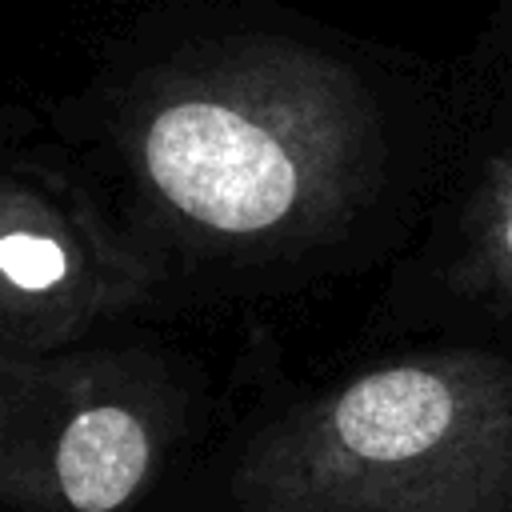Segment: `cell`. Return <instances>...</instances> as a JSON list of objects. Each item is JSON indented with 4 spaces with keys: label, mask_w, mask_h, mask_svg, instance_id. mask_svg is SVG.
<instances>
[{
    "label": "cell",
    "mask_w": 512,
    "mask_h": 512,
    "mask_svg": "<svg viewBox=\"0 0 512 512\" xmlns=\"http://www.w3.org/2000/svg\"><path fill=\"white\" fill-rule=\"evenodd\" d=\"M376 140L360 80L300 44H228L156 76L128 124L148 200L228 244L296 240L336 220Z\"/></svg>",
    "instance_id": "obj_1"
},
{
    "label": "cell",
    "mask_w": 512,
    "mask_h": 512,
    "mask_svg": "<svg viewBox=\"0 0 512 512\" xmlns=\"http://www.w3.org/2000/svg\"><path fill=\"white\" fill-rule=\"evenodd\" d=\"M232 492L244 512H512V360L368 368L268 428Z\"/></svg>",
    "instance_id": "obj_2"
},
{
    "label": "cell",
    "mask_w": 512,
    "mask_h": 512,
    "mask_svg": "<svg viewBox=\"0 0 512 512\" xmlns=\"http://www.w3.org/2000/svg\"><path fill=\"white\" fill-rule=\"evenodd\" d=\"M164 436V408L128 360L0 348V508L128 512Z\"/></svg>",
    "instance_id": "obj_3"
},
{
    "label": "cell",
    "mask_w": 512,
    "mask_h": 512,
    "mask_svg": "<svg viewBox=\"0 0 512 512\" xmlns=\"http://www.w3.org/2000/svg\"><path fill=\"white\" fill-rule=\"evenodd\" d=\"M140 288V256L80 192L0 172V348L52 352L128 308Z\"/></svg>",
    "instance_id": "obj_4"
},
{
    "label": "cell",
    "mask_w": 512,
    "mask_h": 512,
    "mask_svg": "<svg viewBox=\"0 0 512 512\" xmlns=\"http://www.w3.org/2000/svg\"><path fill=\"white\" fill-rule=\"evenodd\" d=\"M468 268L480 288L512 296V148L488 164L468 212Z\"/></svg>",
    "instance_id": "obj_5"
}]
</instances>
